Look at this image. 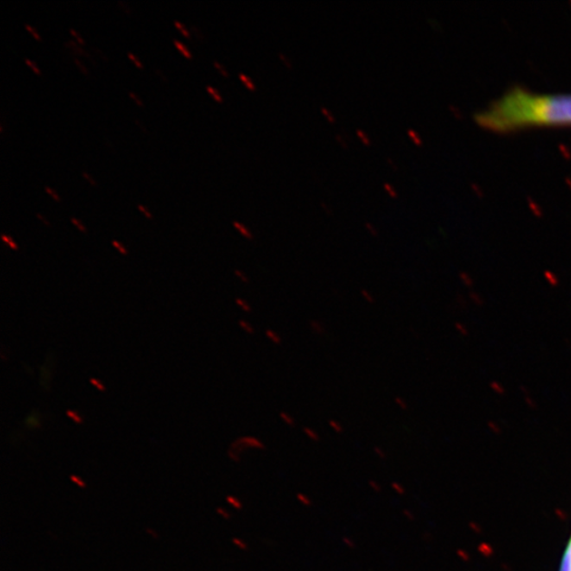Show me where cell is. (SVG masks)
Masks as SVG:
<instances>
[{
  "label": "cell",
  "instance_id": "obj_1",
  "mask_svg": "<svg viewBox=\"0 0 571 571\" xmlns=\"http://www.w3.org/2000/svg\"><path fill=\"white\" fill-rule=\"evenodd\" d=\"M484 129L504 132L526 127L571 125V94L536 93L514 88L475 114Z\"/></svg>",
  "mask_w": 571,
  "mask_h": 571
},
{
  "label": "cell",
  "instance_id": "obj_2",
  "mask_svg": "<svg viewBox=\"0 0 571 571\" xmlns=\"http://www.w3.org/2000/svg\"><path fill=\"white\" fill-rule=\"evenodd\" d=\"M247 449L265 450L266 446V443L257 437L244 436L238 438V440L231 444L230 450L239 456V454L245 452Z\"/></svg>",
  "mask_w": 571,
  "mask_h": 571
},
{
  "label": "cell",
  "instance_id": "obj_3",
  "mask_svg": "<svg viewBox=\"0 0 571 571\" xmlns=\"http://www.w3.org/2000/svg\"><path fill=\"white\" fill-rule=\"evenodd\" d=\"M309 328L311 330V333L315 334L317 336H324L327 334L325 324L319 320H310Z\"/></svg>",
  "mask_w": 571,
  "mask_h": 571
},
{
  "label": "cell",
  "instance_id": "obj_4",
  "mask_svg": "<svg viewBox=\"0 0 571 571\" xmlns=\"http://www.w3.org/2000/svg\"><path fill=\"white\" fill-rule=\"evenodd\" d=\"M65 46L69 47V49L72 50L73 53H80L82 55L86 56L87 59L91 60L92 63H94V65H95V61H94L93 57L91 54H89V53H87L86 50L81 48L79 46V44H76L75 42H73V41H67V42H65Z\"/></svg>",
  "mask_w": 571,
  "mask_h": 571
},
{
  "label": "cell",
  "instance_id": "obj_5",
  "mask_svg": "<svg viewBox=\"0 0 571 571\" xmlns=\"http://www.w3.org/2000/svg\"><path fill=\"white\" fill-rule=\"evenodd\" d=\"M265 335L266 338L272 343V344L276 346H281L283 344L282 335L276 332V330L270 328L266 329Z\"/></svg>",
  "mask_w": 571,
  "mask_h": 571
},
{
  "label": "cell",
  "instance_id": "obj_6",
  "mask_svg": "<svg viewBox=\"0 0 571 571\" xmlns=\"http://www.w3.org/2000/svg\"><path fill=\"white\" fill-rule=\"evenodd\" d=\"M233 226L247 240H254V238H256L254 237V234L251 232L250 228L241 224V222L234 220Z\"/></svg>",
  "mask_w": 571,
  "mask_h": 571
},
{
  "label": "cell",
  "instance_id": "obj_7",
  "mask_svg": "<svg viewBox=\"0 0 571 571\" xmlns=\"http://www.w3.org/2000/svg\"><path fill=\"white\" fill-rule=\"evenodd\" d=\"M560 571H571V539L562 562Z\"/></svg>",
  "mask_w": 571,
  "mask_h": 571
},
{
  "label": "cell",
  "instance_id": "obj_8",
  "mask_svg": "<svg viewBox=\"0 0 571 571\" xmlns=\"http://www.w3.org/2000/svg\"><path fill=\"white\" fill-rule=\"evenodd\" d=\"M279 419L290 428H295L296 425V421L294 416L290 415L289 412L282 411L279 412Z\"/></svg>",
  "mask_w": 571,
  "mask_h": 571
},
{
  "label": "cell",
  "instance_id": "obj_9",
  "mask_svg": "<svg viewBox=\"0 0 571 571\" xmlns=\"http://www.w3.org/2000/svg\"><path fill=\"white\" fill-rule=\"evenodd\" d=\"M235 304L237 305V306L244 311V313L246 314H251L253 311V308L251 306V304L249 302H247V300H245V298L243 297H237L235 298Z\"/></svg>",
  "mask_w": 571,
  "mask_h": 571
},
{
  "label": "cell",
  "instance_id": "obj_10",
  "mask_svg": "<svg viewBox=\"0 0 571 571\" xmlns=\"http://www.w3.org/2000/svg\"><path fill=\"white\" fill-rule=\"evenodd\" d=\"M303 433L309 438L311 441L319 442L321 440V436L317 431L309 427H305L303 429Z\"/></svg>",
  "mask_w": 571,
  "mask_h": 571
},
{
  "label": "cell",
  "instance_id": "obj_11",
  "mask_svg": "<svg viewBox=\"0 0 571 571\" xmlns=\"http://www.w3.org/2000/svg\"><path fill=\"white\" fill-rule=\"evenodd\" d=\"M238 325L247 334L253 335V334H256V328H254V326L252 325L250 322H247L246 320H239Z\"/></svg>",
  "mask_w": 571,
  "mask_h": 571
},
{
  "label": "cell",
  "instance_id": "obj_12",
  "mask_svg": "<svg viewBox=\"0 0 571 571\" xmlns=\"http://www.w3.org/2000/svg\"><path fill=\"white\" fill-rule=\"evenodd\" d=\"M360 295L362 296V298H363V300L370 305H373L376 304V298H374V296L373 295L371 291H368L365 288H362L360 290Z\"/></svg>",
  "mask_w": 571,
  "mask_h": 571
},
{
  "label": "cell",
  "instance_id": "obj_13",
  "mask_svg": "<svg viewBox=\"0 0 571 571\" xmlns=\"http://www.w3.org/2000/svg\"><path fill=\"white\" fill-rule=\"evenodd\" d=\"M328 424L329 427L332 428L336 434H342L343 431H344V427H343V424L340 421H335V419H330Z\"/></svg>",
  "mask_w": 571,
  "mask_h": 571
},
{
  "label": "cell",
  "instance_id": "obj_14",
  "mask_svg": "<svg viewBox=\"0 0 571 571\" xmlns=\"http://www.w3.org/2000/svg\"><path fill=\"white\" fill-rule=\"evenodd\" d=\"M296 499L298 501V503L302 504L305 507H310L313 506V499H311L308 495L305 494V493H297L296 494Z\"/></svg>",
  "mask_w": 571,
  "mask_h": 571
},
{
  "label": "cell",
  "instance_id": "obj_15",
  "mask_svg": "<svg viewBox=\"0 0 571 571\" xmlns=\"http://www.w3.org/2000/svg\"><path fill=\"white\" fill-rule=\"evenodd\" d=\"M234 275L235 276H237L239 281L243 284L246 285H249L250 284V277L247 276V273L243 270H239V269H235L234 270Z\"/></svg>",
  "mask_w": 571,
  "mask_h": 571
},
{
  "label": "cell",
  "instance_id": "obj_16",
  "mask_svg": "<svg viewBox=\"0 0 571 571\" xmlns=\"http://www.w3.org/2000/svg\"><path fill=\"white\" fill-rule=\"evenodd\" d=\"M227 501L228 505H231L233 508H235V509H243L244 505L237 498L232 497V495H228V497L227 498Z\"/></svg>",
  "mask_w": 571,
  "mask_h": 571
},
{
  "label": "cell",
  "instance_id": "obj_17",
  "mask_svg": "<svg viewBox=\"0 0 571 571\" xmlns=\"http://www.w3.org/2000/svg\"><path fill=\"white\" fill-rule=\"evenodd\" d=\"M232 542L235 546H237V547L240 550H244V551L249 550V546H247V544L244 541V539H241L239 537H234L232 539Z\"/></svg>",
  "mask_w": 571,
  "mask_h": 571
},
{
  "label": "cell",
  "instance_id": "obj_18",
  "mask_svg": "<svg viewBox=\"0 0 571 571\" xmlns=\"http://www.w3.org/2000/svg\"><path fill=\"white\" fill-rule=\"evenodd\" d=\"M357 135L361 139V141L363 142L366 146H370L372 144V140L368 137L367 133L364 131L357 130Z\"/></svg>",
  "mask_w": 571,
  "mask_h": 571
},
{
  "label": "cell",
  "instance_id": "obj_19",
  "mask_svg": "<svg viewBox=\"0 0 571 571\" xmlns=\"http://www.w3.org/2000/svg\"><path fill=\"white\" fill-rule=\"evenodd\" d=\"M239 79L241 81H243L245 82V85L247 88L251 89V91H256V84H254V82L249 78H247V76L246 74L239 73Z\"/></svg>",
  "mask_w": 571,
  "mask_h": 571
},
{
  "label": "cell",
  "instance_id": "obj_20",
  "mask_svg": "<svg viewBox=\"0 0 571 571\" xmlns=\"http://www.w3.org/2000/svg\"><path fill=\"white\" fill-rule=\"evenodd\" d=\"M67 416L69 418H72L73 421L75 423H78V424H82V418L80 416L79 412H76L74 411L69 410V411H67Z\"/></svg>",
  "mask_w": 571,
  "mask_h": 571
},
{
  "label": "cell",
  "instance_id": "obj_21",
  "mask_svg": "<svg viewBox=\"0 0 571 571\" xmlns=\"http://www.w3.org/2000/svg\"><path fill=\"white\" fill-rule=\"evenodd\" d=\"M111 244L121 254H122V256H127V254H129V250H127L122 244L119 243L118 240H112Z\"/></svg>",
  "mask_w": 571,
  "mask_h": 571
},
{
  "label": "cell",
  "instance_id": "obj_22",
  "mask_svg": "<svg viewBox=\"0 0 571 571\" xmlns=\"http://www.w3.org/2000/svg\"><path fill=\"white\" fill-rule=\"evenodd\" d=\"M365 227L368 232H370L373 237H377L379 235L378 228L376 226L373 225L372 222H365Z\"/></svg>",
  "mask_w": 571,
  "mask_h": 571
},
{
  "label": "cell",
  "instance_id": "obj_23",
  "mask_svg": "<svg viewBox=\"0 0 571 571\" xmlns=\"http://www.w3.org/2000/svg\"><path fill=\"white\" fill-rule=\"evenodd\" d=\"M392 490L395 491L398 495L405 494V489L402 484H400V482H397V481L392 482Z\"/></svg>",
  "mask_w": 571,
  "mask_h": 571
},
{
  "label": "cell",
  "instance_id": "obj_24",
  "mask_svg": "<svg viewBox=\"0 0 571 571\" xmlns=\"http://www.w3.org/2000/svg\"><path fill=\"white\" fill-rule=\"evenodd\" d=\"M342 542L343 544H344L346 546L347 548L349 549H354L355 547H357V544H355V542L353 541V538L348 537H344L342 538Z\"/></svg>",
  "mask_w": 571,
  "mask_h": 571
},
{
  "label": "cell",
  "instance_id": "obj_25",
  "mask_svg": "<svg viewBox=\"0 0 571 571\" xmlns=\"http://www.w3.org/2000/svg\"><path fill=\"white\" fill-rule=\"evenodd\" d=\"M393 402H395V404L398 406L399 409H402V411L408 410V403H406L405 400H403L402 397H395V399H393Z\"/></svg>",
  "mask_w": 571,
  "mask_h": 571
},
{
  "label": "cell",
  "instance_id": "obj_26",
  "mask_svg": "<svg viewBox=\"0 0 571 571\" xmlns=\"http://www.w3.org/2000/svg\"><path fill=\"white\" fill-rule=\"evenodd\" d=\"M2 239L5 241L6 245H8L12 250H18V246L12 240L10 237H6V235H2Z\"/></svg>",
  "mask_w": 571,
  "mask_h": 571
},
{
  "label": "cell",
  "instance_id": "obj_27",
  "mask_svg": "<svg viewBox=\"0 0 571 571\" xmlns=\"http://www.w3.org/2000/svg\"><path fill=\"white\" fill-rule=\"evenodd\" d=\"M174 43L176 44V46L178 48H179L181 50V53L186 55L187 57H189V59H190V57H192V55H190L189 51L188 50V48L186 46H183V44H181V42L174 40Z\"/></svg>",
  "mask_w": 571,
  "mask_h": 571
},
{
  "label": "cell",
  "instance_id": "obj_28",
  "mask_svg": "<svg viewBox=\"0 0 571 571\" xmlns=\"http://www.w3.org/2000/svg\"><path fill=\"white\" fill-rule=\"evenodd\" d=\"M368 485H370V487L373 489V491L377 493L382 492V487H381L379 482H377L376 480L371 479L370 481H368Z\"/></svg>",
  "mask_w": 571,
  "mask_h": 571
},
{
  "label": "cell",
  "instance_id": "obj_29",
  "mask_svg": "<svg viewBox=\"0 0 571 571\" xmlns=\"http://www.w3.org/2000/svg\"><path fill=\"white\" fill-rule=\"evenodd\" d=\"M189 29L194 32V34H196L197 37L199 38V40H201V41H205L206 40L205 35H203L202 32L198 28H197V25L192 24L189 25Z\"/></svg>",
  "mask_w": 571,
  "mask_h": 571
},
{
  "label": "cell",
  "instance_id": "obj_30",
  "mask_svg": "<svg viewBox=\"0 0 571 571\" xmlns=\"http://www.w3.org/2000/svg\"><path fill=\"white\" fill-rule=\"evenodd\" d=\"M207 89H208V92L213 95L215 100H218V102H222L221 95L218 93V91H216L215 88H213L211 85H208Z\"/></svg>",
  "mask_w": 571,
  "mask_h": 571
},
{
  "label": "cell",
  "instance_id": "obj_31",
  "mask_svg": "<svg viewBox=\"0 0 571 571\" xmlns=\"http://www.w3.org/2000/svg\"><path fill=\"white\" fill-rule=\"evenodd\" d=\"M384 189H386V192L389 193L391 197H392V198H397L398 195L396 193V190L393 189L392 184L384 183Z\"/></svg>",
  "mask_w": 571,
  "mask_h": 571
},
{
  "label": "cell",
  "instance_id": "obj_32",
  "mask_svg": "<svg viewBox=\"0 0 571 571\" xmlns=\"http://www.w3.org/2000/svg\"><path fill=\"white\" fill-rule=\"evenodd\" d=\"M373 453L376 454L380 460H385L386 459V453L385 450L381 448V447H374L373 448Z\"/></svg>",
  "mask_w": 571,
  "mask_h": 571
},
{
  "label": "cell",
  "instance_id": "obj_33",
  "mask_svg": "<svg viewBox=\"0 0 571 571\" xmlns=\"http://www.w3.org/2000/svg\"><path fill=\"white\" fill-rule=\"evenodd\" d=\"M91 383L92 385H94L95 387H97V389L101 392H105L106 391V387L103 383H102V381L97 380V379H91Z\"/></svg>",
  "mask_w": 571,
  "mask_h": 571
},
{
  "label": "cell",
  "instance_id": "obj_34",
  "mask_svg": "<svg viewBox=\"0 0 571 571\" xmlns=\"http://www.w3.org/2000/svg\"><path fill=\"white\" fill-rule=\"evenodd\" d=\"M118 5L121 6V8H122L125 13H127V15H131V10L129 4L123 2V0H118Z\"/></svg>",
  "mask_w": 571,
  "mask_h": 571
},
{
  "label": "cell",
  "instance_id": "obj_35",
  "mask_svg": "<svg viewBox=\"0 0 571 571\" xmlns=\"http://www.w3.org/2000/svg\"><path fill=\"white\" fill-rule=\"evenodd\" d=\"M321 111L324 114H325V116L327 117V119L330 121V122L334 123L335 122V119L334 117V114L332 112H330V111L327 110V108L325 107H321Z\"/></svg>",
  "mask_w": 571,
  "mask_h": 571
},
{
  "label": "cell",
  "instance_id": "obj_36",
  "mask_svg": "<svg viewBox=\"0 0 571 571\" xmlns=\"http://www.w3.org/2000/svg\"><path fill=\"white\" fill-rule=\"evenodd\" d=\"M278 57L285 63V65L287 66L288 68H292V66H294L292 65V63L289 57L286 56L284 53H278Z\"/></svg>",
  "mask_w": 571,
  "mask_h": 571
},
{
  "label": "cell",
  "instance_id": "obj_37",
  "mask_svg": "<svg viewBox=\"0 0 571 571\" xmlns=\"http://www.w3.org/2000/svg\"><path fill=\"white\" fill-rule=\"evenodd\" d=\"M218 513L219 514L220 517L224 518L225 519L231 518V514L228 513V511L225 510L224 508H218Z\"/></svg>",
  "mask_w": 571,
  "mask_h": 571
},
{
  "label": "cell",
  "instance_id": "obj_38",
  "mask_svg": "<svg viewBox=\"0 0 571 571\" xmlns=\"http://www.w3.org/2000/svg\"><path fill=\"white\" fill-rule=\"evenodd\" d=\"M213 63H214V66L219 70L221 74H224L225 76H228V73L227 72L225 67L221 65L219 62L214 61Z\"/></svg>",
  "mask_w": 571,
  "mask_h": 571
},
{
  "label": "cell",
  "instance_id": "obj_39",
  "mask_svg": "<svg viewBox=\"0 0 571 571\" xmlns=\"http://www.w3.org/2000/svg\"><path fill=\"white\" fill-rule=\"evenodd\" d=\"M175 24L177 28H179L182 31V34L184 36L189 37V31L187 30L186 27H184V25L181 23L175 21Z\"/></svg>",
  "mask_w": 571,
  "mask_h": 571
},
{
  "label": "cell",
  "instance_id": "obj_40",
  "mask_svg": "<svg viewBox=\"0 0 571 571\" xmlns=\"http://www.w3.org/2000/svg\"><path fill=\"white\" fill-rule=\"evenodd\" d=\"M72 221H73V224L75 227H78V228H79V230H80L81 232H82V233H86V232H87L86 227H85L84 226H82V225L81 224V222H80L78 219L72 218Z\"/></svg>",
  "mask_w": 571,
  "mask_h": 571
},
{
  "label": "cell",
  "instance_id": "obj_41",
  "mask_svg": "<svg viewBox=\"0 0 571 571\" xmlns=\"http://www.w3.org/2000/svg\"><path fill=\"white\" fill-rule=\"evenodd\" d=\"M73 61L76 63V65L79 66L82 73L88 74L87 69L84 67V65H82V63L79 61V59H76L74 55H73Z\"/></svg>",
  "mask_w": 571,
  "mask_h": 571
},
{
  "label": "cell",
  "instance_id": "obj_42",
  "mask_svg": "<svg viewBox=\"0 0 571 571\" xmlns=\"http://www.w3.org/2000/svg\"><path fill=\"white\" fill-rule=\"evenodd\" d=\"M24 62L28 63V65L34 70V73L37 74H41L40 70H38L35 66V63H32L27 57H24Z\"/></svg>",
  "mask_w": 571,
  "mask_h": 571
},
{
  "label": "cell",
  "instance_id": "obj_43",
  "mask_svg": "<svg viewBox=\"0 0 571 571\" xmlns=\"http://www.w3.org/2000/svg\"><path fill=\"white\" fill-rule=\"evenodd\" d=\"M44 189H46V190H47V192H48L51 196H53V198H54L56 201H61L60 196H57V194L54 192V190H53V189H50L49 187H47V186H46V187H44Z\"/></svg>",
  "mask_w": 571,
  "mask_h": 571
},
{
  "label": "cell",
  "instance_id": "obj_44",
  "mask_svg": "<svg viewBox=\"0 0 571 571\" xmlns=\"http://www.w3.org/2000/svg\"><path fill=\"white\" fill-rule=\"evenodd\" d=\"M24 27L27 28L31 32L32 34H34L36 40H41L40 35L37 34V32L34 28H32L30 24H24Z\"/></svg>",
  "mask_w": 571,
  "mask_h": 571
},
{
  "label": "cell",
  "instance_id": "obj_45",
  "mask_svg": "<svg viewBox=\"0 0 571 571\" xmlns=\"http://www.w3.org/2000/svg\"><path fill=\"white\" fill-rule=\"evenodd\" d=\"M155 73L160 76V78L165 81L168 82L169 79L167 78V75L164 74V73L162 72V70L160 68L155 67Z\"/></svg>",
  "mask_w": 571,
  "mask_h": 571
},
{
  "label": "cell",
  "instance_id": "obj_46",
  "mask_svg": "<svg viewBox=\"0 0 571 571\" xmlns=\"http://www.w3.org/2000/svg\"><path fill=\"white\" fill-rule=\"evenodd\" d=\"M140 211L143 212L146 218L152 219V215L142 205H138Z\"/></svg>",
  "mask_w": 571,
  "mask_h": 571
},
{
  "label": "cell",
  "instance_id": "obj_47",
  "mask_svg": "<svg viewBox=\"0 0 571 571\" xmlns=\"http://www.w3.org/2000/svg\"><path fill=\"white\" fill-rule=\"evenodd\" d=\"M92 50L94 51L95 53H98L102 57V59H103L106 62L108 61L107 56L103 53H102V51L99 48L95 46H92Z\"/></svg>",
  "mask_w": 571,
  "mask_h": 571
},
{
  "label": "cell",
  "instance_id": "obj_48",
  "mask_svg": "<svg viewBox=\"0 0 571 571\" xmlns=\"http://www.w3.org/2000/svg\"><path fill=\"white\" fill-rule=\"evenodd\" d=\"M69 31L70 34H72L81 44H85V42L82 41V38L79 35L78 32H75L73 28H70Z\"/></svg>",
  "mask_w": 571,
  "mask_h": 571
},
{
  "label": "cell",
  "instance_id": "obj_49",
  "mask_svg": "<svg viewBox=\"0 0 571 571\" xmlns=\"http://www.w3.org/2000/svg\"><path fill=\"white\" fill-rule=\"evenodd\" d=\"M127 55H129V56L131 57V59L133 62H135L136 65H137L139 68H142V63H140V62L138 61V59H137V57H136L135 55H133L131 53H127Z\"/></svg>",
  "mask_w": 571,
  "mask_h": 571
},
{
  "label": "cell",
  "instance_id": "obj_50",
  "mask_svg": "<svg viewBox=\"0 0 571 571\" xmlns=\"http://www.w3.org/2000/svg\"><path fill=\"white\" fill-rule=\"evenodd\" d=\"M82 175L86 178V179L92 184V186H97V183L92 179L91 176H89L85 170L82 171Z\"/></svg>",
  "mask_w": 571,
  "mask_h": 571
},
{
  "label": "cell",
  "instance_id": "obj_51",
  "mask_svg": "<svg viewBox=\"0 0 571 571\" xmlns=\"http://www.w3.org/2000/svg\"><path fill=\"white\" fill-rule=\"evenodd\" d=\"M129 93H130L131 97L133 100H135V101H136V103H137L138 105H140V106H143L142 101H141V100H140V99L137 97V95H136L135 93H133L132 92H130Z\"/></svg>",
  "mask_w": 571,
  "mask_h": 571
},
{
  "label": "cell",
  "instance_id": "obj_52",
  "mask_svg": "<svg viewBox=\"0 0 571 571\" xmlns=\"http://www.w3.org/2000/svg\"><path fill=\"white\" fill-rule=\"evenodd\" d=\"M133 122H135L140 127V130L144 131L146 135H149L148 130H146L145 127H143V125L141 124V122H140L138 119L133 120Z\"/></svg>",
  "mask_w": 571,
  "mask_h": 571
},
{
  "label": "cell",
  "instance_id": "obj_53",
  "mask_svg": "<svg viewBox=\"0 0 571 571\" xmlns=\"http://www.w3.org/2000/svg\"><path fill=\"white\" fill-rule=\"evenodd\" d=\"M36 218H40L44 222V224L46 225L47 227L51 226L50 222L46 218H44L42 214L36 213Z\"/></svg>",
  "mask_w": 571,
  "mask_h": 571
},
{
  "label": "cell",
  "instance_id": "obj_54",
  "mask_svg": "<svg viewBox=\"0 0 571 571\" xmlns=\"http://www.w3.org/2000/svg\"><path fill=\"white\" fill-rule=\"evenodd\" d=\"M72 479L74 480L75 484H78L80 487H85V484H82V481L78 478V476H76V478L75 476H73Z\"/></svg>",
  "mask_w": 571,
  "mask_h": 571
},
{
  "label": "cell",
  "instance_id": "obj_55",
  "mask_svg": "<svg viewBox=\"0 0 571 571\" xmlns=\"http://www.w3.org/2000/svg\"><path fill=\"white\" fill-rule=\"evenodd\" d=\"M335 138H336V140H338V141L341 143V145L343 146V148L347 149V146H348V145L346 144V142L344 141V140H343V139L341 138V136H340V135H336V136H335Z\"/></svg>",
  "mask_w": 571,
  "mask_h": 571
},
{
  "label": "cell",
  "instance_id": "obj_56",
  "mask_svg": "<svg viewBox=\"0 0 571 571\" xmlns=\"http://www.w3.org/2000/svg\"><path fill=\"white\" fill-rule=\"evenodd\" d=\"M403 514L405 516V518H408L409 519H414V518H412L411 513L409 510L404 509L403 510Z\"/></svg>",
  "mask_w": 571,
  "mask_h": 571
},
{
  "label": "cell",
  "instance_id": "obj_57",
  "mask_svg": "<svg viewBox=\"0 0 571 571\" xmlns=\"http://www.w3.org/2000/svg\"><path fill=\"white\" fill-rule=\"evenodd\" d=\"M387 162H389L392 165V169H397V165L393 163L392 159L387 158Z\"/></svg>",
  "mask_w": 571,
  "mask_h": 571
},
{
  "label": "cell",
  "instance_id": "obj_58",
  "mask_svg": "<svg viewBox=\"0 0 571 571\" xmlns=\"http://www.w3.org/2000/svg\"><path fill=\"white\" fill-rule=\"evenodd\" d=\"M105 143H106V145H107V148H108V149H111V150H112V145H111V142L108 141V139H107V138L105 139Z\"/></svg>",
  "mask_w": 571,
  "mask_h": 571
}]
</instances>
